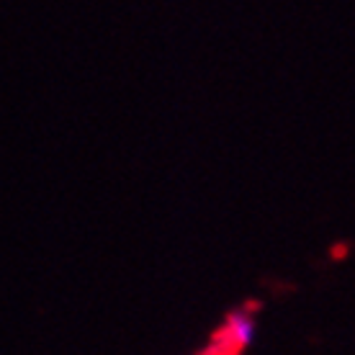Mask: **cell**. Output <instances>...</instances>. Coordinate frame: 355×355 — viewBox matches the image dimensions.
Returning a JSON list of instances; mask_svg holds the SVG:
<instances>
[{
    "instance_id": "6da1fadb",
    "label": "cell",
    "mask_w": 355,
    "mask_h": 355,
    "mask_svg": "<svg viewBox=\"0 0 355 355\" xmlns=\"http://www.w3.org/2000/svg\"><path fill=\"white\" fill-rule=\"evenodd\" d=\"M224 332H227V343H230L232 347L242 350V347L252 345V340L258 335V324H255V317H252L250 311L237 309L227 317Z\"/></svg>"
}]
</instances>
